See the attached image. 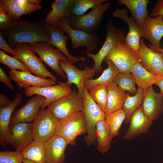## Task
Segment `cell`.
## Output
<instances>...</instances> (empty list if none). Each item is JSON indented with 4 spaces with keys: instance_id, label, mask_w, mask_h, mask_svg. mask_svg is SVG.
<instances>
[{
    "instance_id": "6da1fadb",
    "label": "cell",
    "mask_w": 163,
    "mask_h": 163,
    "mask_svg": "<svg viewBox=\"0 0 163 163\" xmlns=\"http://www.w3.org/2000/svg\"><path fill=\"white\" fill-rule=\"evenodd\" d=\"M3 38L12 49L19 43L31 44L47 42L50 37L44 20H12L11 26L0 31Z\"/></svg>"
},
{
    "instance_id": "7a4b0ae2",
    "label": "cell",
    "mask_w": 163,
    "mask_h": 163,
    "mask_svg": "<svg viewBox=\"0 0 163 163\" xmlns=\"http://www.w3.org/2000/svg\"><path fill=\"white\" fill-rule=\"evenodd\" d=\"M105 30L106 39L99 52L96 54L85 52L88 57L93 60L94 64L93 68L97 72H100L102 70V62L115 45L119 42L125 43L126 36L124 30L122 27L116 26L110 19L107 20Z\"/></svg>"
},
{
    "instance_id": "3957f363",
    "label": "cell",
    "mask_w": 163,
    "mask_h": 163,
    "mask_svg": "<svg viewBox=\"0 0 163 163\" xmlns=\"http://www.w3.org/2000/svg\"><path fill=\"white\" fill-rule=\"evenodd\" d=\"M85 133L87 129L84 114L79 111L59 120L55 135L65 139L68 145H74L76 137Z\"/></svg>"
},
{
    "instance_id": "277c9868",
    "label": "cell",
    "mask_w": 163,
    "mask_h": 163,
    "mask_svg": "<svg viewBox=\"0 0 163 163\" xmlns=\"http://www.w3.org/2000/svg\"><path fill=\"white\" fill-rule=\"evenodd\" d=\"M83 91L84 108L83 112L86 120L87 129V135L84 137L83 140L86 145L89 146L95 144L97 123L101 120H105L106 114L91 98L88 90L84 85Z\"/></svg>"
},
{
    "instance_id": "5b68a950",
    "label": "cell",
    "mask_w": 163,
    "mask_h": 163,
    "mask_svg": "<svg viewBox=\"0 0 163 163\" xmlns=\"http://www.w3.org/2000/svg\"><path fill=\"white\" fill-rule=\"evenodd\" d=\"M107 2L92 8L91 11L82 15L71 14L68 18L70 26L91 34H95L100 28L105 12L110 6Z\"/></svg>"
},
{
    "instance_id": "8992f818",
    "label": "cell",
    "mask_w": 163,
    "mask_h": 163,
    "mask_svg": "<svg viewBox=\"0 0 163 163\" xmlns=\"http://www.w3.org/2000/svg\"><path fill=\"white\" fill-rule=\"evenodd\" d=\"M59 120L48 108L40 109L32 122L34 140L44 143L55 135Z\"/></svg>"
},
{
    "instance_id": "52a82bcc",
    "label": "cell",
    "mask_w": 163,
    "mask_h": 163,
    "mask_svg": "<svg viewBox=\"0 0 163 163\" xmlns=\"http://www.w3.org/2000/svg\"><path fill=\"white\" fill-rule=\"evenodd\" d=\"M29 44L32 50L39 55V58L42 62H44L57 75L64 78H66L59 62L60 60L66 62L68 59L61 51L58 49H55L54 46L50 44L47 42Z\"/></svg>"
},
{
    "instance_id": "ba28073f",
    "label": "cell",
    "mask_w": 163,
    "mask_h": 163,
    "mask_svg": "<svg viewBox=\"0 0 163 163\" xmlns=\"http://www.w3.org/2000/svg\"><path fill=\"white\" fill-rule=\"evenodd\" d=\"M56 25L69 37L73 49L84 46L87 48L86 52L91 53L96 48L100 39L97 34H91L81 30L72 28L66 17L59 20Z\"/></svg>"
},
{
    "instance_id": "9c48e42d",
    "label": "cell",
    "mask_w": 163,
    "mask_h": 163,
    "mask_svg": "<svg viewBox=\"0 0 163 163\" xmlns=\"http://www.w3.org/2000/svg\"><path fill=\"white\" fill-rule=\"evenodd\" d=\"M13 49L17 55L12 56L24 63L31 72L43 78L49 77L56 81L57 78L48 70L39 58L32 50L29 44L18 43Z\"/></svg>"
},
{
    "instance_id": "30bf717a",
    "label": "cell",
    "mask_w": 163,
    "mask_h": 163,
    "mask_svg": "<svg viewBox=\"0 0 163 163\" xmlns=\"http://www.w3.org/2000/svg\"><path fill=\"white\" fill-rule=\"evenodd\" d=\"M47 107L53 114L60 120L76 112H83L84 108L83 98L74 89L70 94L51 102Z\"/></svg>"
},
{
    "instance_id": "8fae6325",
    "label": "cell",
    "mask_w": 163,
    "mask_h": 163,
    "mask_svg": "<svg viewBox=\"0 0 163 163\" xmlns=\"http://www.w3.org/2000/svg\"><path fill=\"white\" fill-rule=\"evenodd\" d=\"M104 59L111 61L120 72L131 73L134 65L139 62L137 55L125 43L116 44Z\"/></svg>"
},
{
    "instance_id": "7c38bea8",
    "label": "cell",
    "mask_w": 163,
    "mask_h": 163,
    "mask_svg": "<svg viewBox=\"0 0 163 163\" xmlns=\"http://www.w3.org/2000/svg\"><path fill=\"white\" fill-rule=\"evenodd\" d=\"M59 65L63 71L66 73L68 78L66 83L69 86L75 84L78 89V94L84 97V82L86 79H92L97 72L93 67L85 65L82 70L78 69L69 61L65 62L60 60Z\"/></svg>"
},
{
    "instance_id": "4fadbf2b",
    "label": "cell",
    "mask_w": 163,
    "mask_h": 163,
    "mask_svg": "<svg viewBox=\"0 0 163 163\" xmlns=\"http://www.w3.org/2000/svg\"><path fill=\"white\" fill-rule=\"evenodd\" d=\"M34 139L32 123H18L9 127L6 144L14 148L15 151L21 152Z\"/></svg>"
},
{
    "instance_id": "5bb4252c",
    "label": "cell",
    "mask_w": 163,
    "mask_h": 163,
    "mask_svg": "<svg viewBox=\"0 0 163 163\" xmlns=\"http://www.w3.org/2000/svg\"><path fill=\"white\" fill-rule=\"evenodd\" d=\"M136 55L139 62L147 71L163 76V53L148 47L143 38L140 39L139 48Z\"/></svg>"
},
{
    "instance_id": "9a60e30c",
    "label": "cell",
    "mask_w": 163,
    "mask_h": 163,
    "mask_svg": "<svg viewBox=\"0 0 163 163\" xmlns=\"http://www.w3.org/2000/svg\"><path fill=\"white\" fill-rule=\"evenodd\" d=\"M58 85L48 87L26 88L24 90L25 95L29 97L35 94H38L45 97V102L40 109L45 108L51 102L71 93V86L68 85L66 82H58Z\"/></svg>"
},
{
    "instance_id": "2e32d148",
    "label": "cell",
    "mask_w": 163,
    "mask_h": 163,
    "mask_svg": "<svg viewBox=\"0 0 163 163\" xmlns=\"http://www.w3.org/2000/svg\"><path fill=\"white\" fill-rule=\"evenodd\" d=\"M46 98L36 94L27 101L21 107L14 111L11 117L9 127L20 122L32 123L40 109L45 103Z\"/></svg>"
},
{
    "instance_id": "e0dca14e",
    "label": "cell",
    "mask_w": 163,
    "mask_h": 163,
    "mask_svg": "<svg viewBox=\"0 0 163 163\" xmlns=\"http://www.w3.org/2000/svg\"><path fill=\"white\" fill-rule=\"evenodd\" d=\"M40 0H0V6L4 8L13 20L18 21L23 15L30 14L42 6Z\"/></svg>"
},
{
    "instance_id": "ac0fdd59",
    "label": "cell",
    "mask_w": 163,
    "mask_h": 163,
    "mask_svg": "<svg viewBox=\"0 0 163 163\" xmlns=\"http://www.w3.org/2000/svg\"><path fill=\"white\" fill-rule=\"evenodd\" d=\"M112 15L122 20L127 24L129 32L125 44L136 54L139 48L140 40L143 37L142 28L137 25L132 15L129 17L128 11L126 8L116 9L113 13Z\"/></svg>"
},
{
    "instance_id": "d6986e66",
    "label": "cell",
    "mask_w": 163,
    "mask_h": 163,
    "mask_svg": "<svg viewBox=\"0 0 163 163\" xmlns=\"http://www.w3.org/2000/svg\"><path fill=\"white\" fill-rule=\"evenodd\" d=\"M141 107L146 116L155 120L163 112V95L155 92L152 86L149 87L145 90Z\"/></svg>"
},
{
    "instance_id": "ffe728a7",
    "label": "cell",
    "mask_w": 163,
    "mask_h": 163,
    "mask_svg": "<svg viewBox=\"0 0 163 163\" xmlns=\"http://www.w3.org/2000/svg\"><path fill=\"white\" fill-rule=\"evenodd\" d=\"M9 76L16 83L19 89L30 87H45L55 85L56 81L34 75L29 71H19L11 70Z\"/></svg>"
},
{
    "instance_id": "44dd1931",
    "label": "cell",
    "mask_w": 163,
    "mask_h": 163,
    "mask_svg": "<svg viewBox=\"0 0 163 163\" xmlns=\"http://www.w3.org/2000/svg\"><path fill=\"white\" fill-rule=\"evenodd\" d=\"M163 15L154 17L148 15L142 27L143 38L148 40L154 47L161 48L160 40L163 36Z\"/></svg>"
},
{
    "instance_id": "7402d4cb",
    "label": "cell",
    "mask_w": 163,
    "mask_h": 163,
    "mask_svg": "<svg viewBox=\"0 0 163 163\" xmlns=\"http://www.w3.org/2000/svg\"><path fill=\"white\" fill-rule=\"evenodd\" d=\"M68 144L62 137L54 135L44 143L46 163H65Z\"/></svg>"
},
{
    "instance_id": "603a6c76",
    "label": "cell",
    "mask_w": 163,
    "mask_h": 163,
    "mask_svg": "<svg viewBox=\"0 0 163 163\" xmlns=\"http://www.w3.org/2000/svg\"><path fill=\"white\" fill-rule=\"evenodd\" d=\"M152 122L144 113L141 106L132 116L124 139L131 140L141 134L146 135Z\"/></svg>"
},
{
    "instance_id": "cb8c5ba5",
    "label": "cell",
    "mask_w": 163,
    "mask_h": 163,
    "mask_svg": "<svg viewBox=\"0 0 163 163\" xmlns=\"http://www.w3.org/2000/svg\"><path fill=\"white\" fill-rule=\"evenodd\" d=\"M46 24L50 34V38L47 42L61 51L68 58L70 62L72 64L80 61H84L87 59L85 57L77 58L71 55L66 47L67 41L70 39L69 37L65 35L56 25H49Z\"/></svg>"
},
{
    "instance_id": "d4e9b609",
    "label": "cell",
    "mask_w": 163,
    "mask_h": 163,
    "mask_svg": "<svg viewBox=\"0 0 163 163\" xmlns=\"http://www.w3.org/2000/svg\"><path fill=\"white\" fill-rule=\"evenodd\" d=\"M22 99L21 94L18 93L10 104L0 107V143L5 148H7L6 141L9 132L11 116L16 107L21 103Z\"/></svg>"
},
{
    "instance_id": "484cf974",
    "label": "cell",
    "mask_w": 163,
    "mask_h": 163,
    "mask_svg": "<svg viewBox=\"0 0 163 163\" xmlns=\"http://www.w3.org/2000/svg\"><path fill=\"white\" fill-rule=\"evenodd\" d=\"M74 0H56L51 4V10L47 14L44 20L49 25H56L61 19H68L71 14Z\"/></svg>"
},
{
    "instance_id": "4316f807",
    "label": "cell",
    "mask_w": 163,
    "mask_h": 163,
    "mask_svg": "<svg viewBox=\"0 0 163 163\" xmlns=\"http://www.w3.org/2000/svg\"><path fill=\"white\" fill-rule=\"evenodd\" d=\"M119 5H124L132 14L137 25L142 28L143 23L149 15L148 5L150 2L148 0H117Z\"/></svg>"
},
{
    "instance_id": "83f0119b",
    "label": "cell",
    "mask_w": 163,
    "mask_h": 163,
    "mask_svg": "<svg viewBox=\"0 0 163 163\" xmlns=\"http://www.w3.org/2000/svg\"><path fill=\"white\" fill-rule=\"evenodd\" d=\"M107 98L105 113L106 114L121 109L126 97L127 93L121 90L113 81L107 85Z\"/></svg>"
},
{
    "instance_id": "f1b7e54d",
    "label": "cell",
    "mask_w": 163,
    "mask_h": 163,
    "mask_svg": "<svg viewBox=\"0 0 163 163\" xmlns=\"http://www.w3.org/2000/svg\"><path fill=\"white\" fill-rule=\"evenodd\" d=\"M131 73L138 87L145 90L155 84L159 76L147 71L139 62L134 65Z\"/></svg>"
},
{
    "instance_id": "f546056e",
    "label": "cell",
    "mask_w": 163,
    "mask_h": 163,
    "mask_svg": "<svg viewBox=\"0 0 163 163\" xmlns=\"http://www.w3.org/2000/svg\"><path fill=\"white\" fill-rule=\"evenodd\" d=\"M108 65L107 68L104 70L101 75L95 79H86L85 80L84 85L88 90L91 88L97 85H107L113 81L119 73L115 64L110 60L104 59Z\"/></svg>"
},
{
    "instance_id": "4dcf8cb0",
    "label": "cell",
    "mask_w": 163,
    "mask_h": 163,
    "mask_svg": "<svg viewBox=\"0 0 163 163\" xmlns=\"http://www.w3.org/2000/svg\"><path fill=\"white\" fill-rule=\"evenodd\" d=\"M23 158L36 163H46L44 143L34 140L21 152Z\"/></svg>"
},
{
    "instance_id": "1f68e13d",
    "label": "cell",
    "mask_w": 163,
    "mask_h": 163,
    "mask_svg": "<svg viewBox=\"0 0 163 163\" xmlns=\"http://www.w3.org/2000/svg\"><path fill=\"white\" fill-rule=\"evenodd\" d=\"M145 92V90L138 87L137 92L134 95L131 96L127 93L125 102L122 108L125 113V123H130L132 116L141 106Z\"/></svg>"
},
{
    "instance_id": "d6a6232c",
    "label": "cell",
    "mask_w": 163,
    "mask_h": 163,
    "mask_svg": "<svg viewBox=\"0 0 163 163\" xmlns=\"http://www.w3.org/2000/svg\"><path fill=\"white\" fill-rule=\"evenodd\" d=\"M97 149L102 154L108 152L111 148L109 130L105 120L98 121L96 125Z\"/></svg>"
},
{
    "instance_id": "836d02e7",
    "label": "cell",
    "mask_w": 163,
    "mask_h": 163,
    "mask_svg": "<svg viewBox=\"0 0 163 163\" xmlns=\"http://www.w3.org/2000/svg\"><path fill=\"white\" fill-rule=\"evenodd\" d=\"M125 117V113L122 108L106 114L105 120L108 126L111 139L118 135Z\"/></svg>"
},
{
    "instance_id": "e575fe53",
    "label": "cell",
    "mask_w": 163,
    "mask_h": 163,
    "mask_svg": "<svg viewBox=\"0 0 163 163\" xmlns=\"http://www.w3.org/2000/svg\"><path fill=\"white\" fill-rule=\"evenodd\" d=\"M113 81L122 91H127L131 94L135 95L137 92L138 89L136 87V82L131 73L119 72Z\"/></svg>"
},
{
    "instance_id": "d590c367",
    "label": "cell",
    "mask_w": 163,
    "mask_h": 163,
    "mask_svg": "<svg viewBox=\"0 0 163 163\" xmlns=\"http://www.w3.org/2000/svg\"><path fill=\"white\" fill-rule=\"evenodd\" d=\"M88 91L91 98L105 113L107 98V85H100L92 87L88 90Z\"/></svg>"
},
{
    "instance_id": "8d00e7d4",
    "label": "cell",
    "mask_w": 163,
    "mask_h": 163,
    "mask_svg": "<svg viewBox=\"0 0 163 163\" xmlns=\"http://www.w3.org/2000/svg\"><path fill=\"white\" fill-rule=\"evenodd\" d=\"M106 0H74L71 14L82 15L91 8L102 5Z\"/></svg>"
},
{
    "instance_id": "74e56055",
    "label": "cell",
    "mask_w": 163,
    "mask_h": 163,
    "mask_svg": "<svg viewBox=\"0 0 163 163\" xmlns=\"http://www.w3.org/2000/svg\"><path fill=\"white\" fill-rule=\"evenodd\" d=\"M0 63L9 67L10 70H20L21 71H29L27 67L18 59L11 57L0 50Z\"/></svg>"
},
{
    "instance_id": "f35d334b",
    "label": "cell",
    "mask_w": 163,
    "mask_h": 163,
    "mask_svg": "<svg viewBox=\"0 0 163 163\" xmlns=\"http://www.w3.org/2000/svg\"><path fill=\"white\" fill-rule=\"evenodd\" d=\"M21 153L8 150L0 152V163H24Z\"/></svg>"
},
{
    "instance_id": "ab89813d",
    "label": "cell",
    "mask_w": 163,
    "mask_h": 163,
    "mask_svg": "<svg viewBox=\"0 0 163 163\" xmlns=\"http://www.w3.org/2000/svg\"><path fill=\"white\" fill-rule=\"evenodd\" d=\"M12 19L5 9L0 6V30L9 28L11 24Z\"/></svg>"
},
{
    "instance_id": "60d3db41",
    "label": "cell",
    "mask_w": 163,
    "mask_h": 163,
    "mask_svg": "<svg viewBox=\"0 0 163 163\" xmlns=\"http://www.w3.org/2000/svg\"><path fill=\"white\" fill-rule=\"evenodd\" d=\"M11 78L8 76L5 72L0 67V82L4 83L10 90L14 91V88L11 82Z\"/></svg>"
},
{
    "instance_id": "b9f144b4",
    "label": "cell",
    "mask_w": 163,
    "mask_h": 163,
    "mask_svg": "<svg viewBox=\"0 0 163 163\" xmlns=\"http://www.w3.org/2000/svg\"><path fill=\"white\" fill-rule=\"evenodd\" d=\"M160 15H163V0L158 1L155 3L151 11V15L154 17Z\"/></svg>"
},
{
    "instance_id": "7bdbcfd3",
    "label": "cell",
    "mask_w": 163,
    "mask_h": 163,
    "mask_svg": "<svg viewBox=\"0 0 163 163\" xmlns=\"http://www.w3.org/2000/svg\"><path fill=\"white\" fill-rule=\"evenodd\" d=\"M0 48L2 50L13 55V56H17V53L11 48L6 42L0 33Z\"/></svg>"
},
{
    "instance_id": "ee69618b",
    "label": "cell",
    "mask_w": 163,
    "mask_h": 163,
    "mask_svg": "<svg viewBox=\"0 0 163 163\" xmlns=\"http://www.w3.org/2000/svg\"><path fill=\"white\" fill-rule=\"evenodd\" d=\"M12 102L4 94L0 93V106L4 107L10 104Z\"/></svg>"
},
{
    "instance_id": "f6af8a7d",
    "label": "cell",
    "mask_w": 163,
    "mask_h": 163,
    "mask_svg": "<svg viewBox=\"0 0 163 163\" xmlns=\"http://www.w3.org/2000/svg\"><path fill=\"white\" fill-rule=\"evenodd\" d=\"M155 84L160 88V93L163 95V76L159 75L158 79Z\"/></svg>"
},
{
    "instance_id": "bcb514c9",
    "label": "cell",
    "mask_w": 163,
    "mask_h": 163,
    "mask_svg": "<svg viewBox=\"0 0 163 163\" xmlns=\"http://www.w3.org/2000/svg\"><path fill=\"white\" fill-rule=\"evenodd\" d=\"M149 48L156 51H160L163 53V48H157L153 46L152 44L149 46Z\"/></svg>"
},
{
    "instance_id": "7dc6e473",
    "label": "cell",
    "mask_w": 163,
    "mask_h": 163,
    "mask_svg": "<svg viewBox=\"0 0 163 163\" xmlns=\"http://www.w3.org/2000/svg\"><path fill=\"white\" fill-rule=\"evenodd\" d=\"M23 161L24 163H36L31 162L23 158Z\"/></svg>"
},
{
    "instance_id": "c3c4849f",
    "label": "cell",
    "mask_w": 163,
    "mask_h": 163,
    "mask_svg": "<svg viewBox=\"0 0 163 163\" xmlns=\"http://www.w3.org/2000/svg\"></svg>"
}]
</instances>
